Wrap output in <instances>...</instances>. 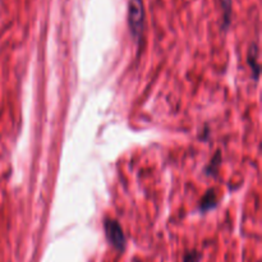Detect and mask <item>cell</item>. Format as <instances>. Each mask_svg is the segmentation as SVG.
I'll return each instance as SVG.
<instances>
[{"instance_id":"cell-1","label":"cell","mask_w":262,"mask_h":262,"mask_svg":"<svg viewBox=\"0 0 262 262\" xmlns=\"http://www.w3.org/2000/svg\"><path fill=\"white\" fill-rule=\"evenodd\" d=\"M128 25L132 37L140 42L145 30V9L142 0H129L128 3Z\"/></svg>"},{"instance_id":"cell-2","label":"cell","mask_w":262,"mask_h":262,"mask_svg":"<svg viewBox=\"0 0 262 262\" xmlns=\"http://www.w3.org/2000/svg\"><path fill=\"white\" fill-rule=\"evenodd\" d=\"M104 232L105 237H106L107 242L113 246L117 251H123L125 250V246H127V238H125L124 232H123L122 227H120L119 223L114 219H105L104 222Z\"/></svg>"},{"instance_id":"cell-3","label":"cell","mask_w":262,"mask_h":262,"mask_svg":"<svg viewBox=\"0 0 262 262\" xmlns=\"http://www.w3.org/2000/svg\"><path fill=\"white\" fill-rule=\"evenodd\" d=\"M247 63L250 66L251 71L255 73V78L257 79L258 73H260V63H258V48L256 45H252L248 50Z\"/></svg>"},{"instance_id":"cell-4","label":"cell","mask_w":262,"mask_h":262,"mask_svg":"<svg viewBox=\"0 0 262 262\" xmlns=\"http://www.w3.org/2000/svg\"><path fill=\"white\" fill-rule=\"evenodd\" d=\"M216 194H215L214 191H209L205 194L204 199L201 200V202H200V210H201V211H209L212 207L216 206Z\"/></svg>"},{"instance_id":"cell-5","label":"cell","mask_w":262,"mask_h":262,"mask_svg":"<svg viewBox=\"0 0 262 262\" xmlns=\"http://www.w3.org/2000/svg\"><path fill=\"white\" fill-rule=\"evenodd\" d=\"M232 3H233V0H220L225 26L229 25V22H230V14H232Z\"/></svg>"},{"instance_id":"cell-6","label":"cell","mask_w":262,"mask_h":262,"mask_svg":"<svg viewBox=\"0 0 262 262\" xmlns=\"http://www.w3.org/2000/svg\"><path fill=\"white\" fill-rule=\"evenodd\" d=\"M202 258L201 252L199 251H189L184 255L183 257V262H200Z\"/></svg>"}]
</instances>
